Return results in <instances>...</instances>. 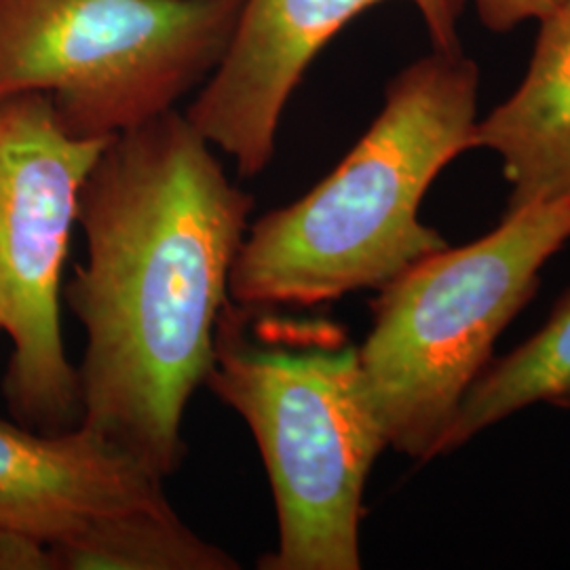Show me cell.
<instances>
[{
  "instance_id": "cell-1",
  "label": "cell",
  "mask_w": 570,
  "mask_h": 570,
  "mask_svg": "<svg viewBox=\"0 0 570 570\" xmlns=\"http://www.w3.org/2000/svg\"><path fill=\"white\" fill-rule=\"evenodd\" d=\"M252 207L176 108L112 136L82 184L87 258L63 287L87 334L81 425L161 478L183 463Z\"/></svg>"
},
{
  "instance_id": "cell-2",
  "label": "cell",
  "mask_w": 570,
  "mask_h": 570,
  "mask_svg": "<svg viewBox=\"0 0 570 570\" xmlns=\"http://www.w3.org/2000/svg\"><path fill=\"white\" fill-rule=\"evenodd\" d=\"M478 68L433 49L385 89V104L345 159L294 204L247 228L230 301L315 306L381 289L449 242L419 209L440 171L471 148Z\"/></svg>"
},
{
  "instance_id": "cell-3",
  "label": "cell",
  "mask_w": 570,
  "mask_h": 570,
  "mask_svg": "<svg viewBox=\"0 0 570 570\" xmlns=\"http://www.w3.org/2000/svg\"><path fill=\"white\" fill-rule=\"evenodd\" d=\"M205 385L247 423L268 473L279 541L258 569H362L364 490L389 442L345 327L228 301Z\"/></svg>"
},
{
  "instance_id": "cell-4",
  "label": "cell",
  "mask_w": 570,
  "mask_h": 570,
  "mask_svg": "<svg viewBox=\"0 0 570 570\" xmlns=\"http://www.w3.org/2000/svg\"><path fill=\"white\" fill-rule=\"evenodd\" d=\"M570 239V197L505 212L487 237L431 254L372 301L357 346L389 446L428 463L489 367L492 346L529 305L541 268Z\"/></svg>"
},
{
  "instance_id": "cell-5",
  "label": "cell",
  "mask_w": 570,
  "mask_h": 570,
  "mask_svg": "<svg viewBox=\"0 0 570 570\" xmlns=\"http://www.w3.org/2000/svg\"><path fill=\"white\" fill-rule=\"evenodd\" d=\"M244 0H0V96L45 91L82 140H108L199 89Z\"/></svg>"
},
{
  "instance_id": "cell-6",
  "label": "cell",
  "mask_w": 570,
  "mask_h": 570,
  "mask_svg": "<svg viewBox=\"0 0 570 570\" xmlns=\"http://www.w3.org/2000/svg\"><path fill=\"white\" fill-rule=\"evenodd\" d=\"M108 140L72 138L45 91L0 96V332L13 343L2 393L13 419L41 433L81 425L61 273L82 184Z\"/></svg>"
},
{
  "instance_id": "cell-7",
  "label": "cell",
  "mask_w": 570,
  "mask_h": 570,
  "mask_svg": "<svg viewBox=\"0 0 570 570\" xmlns=\"http://www.w3.org/2000/svg\"><path fill=\"white\" fill-rule=\"evenodd\" d=\"M387 0H244L218 68L186 108V119L239 176L265 171L285 106L308 66L346 23ZM428 26L433 49L456 51L465 0H406Z\"/></svg>"
},
{
  "instance_id": "cell-8",
  "label": "cell",
  "mask_w": 570,
  "mask_h": 570,
  "mask_svg": "<svg viewBox=\"0 0 570 570\" xmlns=\"http://www.w3.org/2000/svg\"><path fill=\"white\" fill-rule=\"evenodd\" d=\"M164 482L82 425L41 433L0 423V529L47 548L104 515L171 510Z\"/></svg>"
},
{
  "instance_id": "cell-9",
  "label": "cell",
  "mask_w": 570,
  "mask_h": 570,
  "mask_svg": "<svg viewBox=\"0 0 570 570\" xmlns=\"http://www.w3.org/2000/svg\"><path fill=\"white\" fill-rule=\"evenodd\" d=\"M471 148L501 159L511 186L505 212L570 197V0L541 20L524 81L475 122Z\"/></svg>"
},
{
  "instance_id": "cell-10",
  "label": "cell",
  "mask_w": 570,
  "mask_h": 570,
  "mask_svg": "<svg viewBox=\"0 0 570 570\" xmlns=\"http://www.w3.org/2000/svg\"><path fill=\"white\" fill-rule=\"evenodd\" d=\"M532 404L570 406V289L534 336L490 362L471 385L446 431L442 454Z\"/></svg>"
},
{
  "instance_id": "cell-11",
  "label": "cell",
  "mask_w": 570,
  "mask_h": 570,
  "mask_svg": "<svg viewBox=\"0 0 570 570\" xmlns=\"http://www.w3.org/2000/svg\"><path fill=\"white\" fill-rule=\"evenodd\" d=\"M49 550L56 570L239 569L230 553L188 529L174 508L104 515Z\"/></svg>"
},
{
  "instance_id": "cell-12",
  "label": "cell",
  "mask_w": 570,
  "mask_h": 570,
  "mask_svg": "<svg viewBox=\"0 0 570 570\" xmlns=\"http://www.w3.org/2000/svg\"><path fill=\"white\" fill-rule=\"evenodd\" d=\"M567 0H475L482 23L492 32H510L518 23L546 20Z\"/></svg>"
},
{
  "instance_id": "cell-13",
  "label": "cell",
  "mask_w": 570,
  "mask_h": 570,
  "mask_svg": "<svg viewBox=\"0 0 570 570\" xmlns=\"http://www.w3.org/2000/svg\"><path fill=\"white\" fill-rule=\"evenodd\" d=\"M0 570H56L51 550L20 532L0 529Z\"/></svg>"
}]
</instances>
